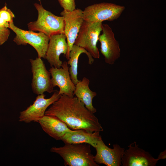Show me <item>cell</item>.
Returning a JSON list of instances; mask_svg holds the SVG:
<instances>
[{"label": "cell", "instance_id": "6da1fadb", "mask_svg": "<svg viewBox=\"0 0 166 166\" xmlns=\"http://www.w3.org/2000/svg\"><path fill=\"white\" fill-rule=\"evenodd\" d=\"M45 115L56 117L73 130L82 129L91 132L103 131L97 117L76 97L61 95Z\"/></svg>", "mask_w": 166, "mask_h": 166}, {"label": "cell", "instance_id": "7a4b0ae2", "mask_svg": "<svg viewBox=\"0 0 166 166\" xmlns=\"http://www.w3.org/2000/svg\"><path fill=\"white\" fill-rule=\"evenodd\" d=\"M51 152L59 154L65 166H98L91 153L90 145L86 143L65 144L62 147H53Z\"/></svg>", "mask_w": 166, "mask_h": 166}, {"label": "cell", "instance_id": "3957f363", "mask_svg": "<svg viewBox=\"0 0 166 166\" xmlns=\"http://www.w3.org/2000/svg\"><path fill=\"white\" fill-rule=\"evenodd\" d=\"M34 6L38 12V17L36 21L28 24L29 30L42 32L49 37L64 34L65 23L63 16L55 15L45 10L41 4L35 3Z\"/></svg>", "mask_w": 166, "mask_h": 166}, {"label": "cell", "instance_id": "277c9868", "mask_svg": "<svg viewBox=\"0 0 166 166\" xmlns=\"http://www.w3.org/2000/svg\"><path fill=\"white\" fill-rule=\"evenodd\" d=\"M102 25L101 22L84 21L74 44L85 49L95 58L100 57L97 43L102 31Z\"/></svg>", "mask_w": 166, "mask_h": 166}, {"label": "cell", "instance_id": "5b68a950", "mask_svg": "<svg viewBox=\"0 0 166 166\" xmlns=\"http://www.w3.org/2000/svg\"><path fill=\"white\" fill-rule=\"evenodd\" d=\"M9 28L16 34L14 41L18 45L29 44L36 51L38 57L45 58L49 37L45 34L21 29L16 26L13 22L9 24Z\"/></svg>", "mask_w": 166, "mask_h": 166}, {"label": "cell", "instance_id": "8992f818", "mask_svg": "<svg viewBox=\"0 0 166 166\" xmlns=\"http://www.w3.org/2000/svg\"><path fill=\"white\" fill-rule=\"evenodd\" d=\"M125 8L113 3L95 4L88 6L83 11L84 20L89 22L113 21L120 17Z\"/></svg>", "mask_w": 166, "mask_h": 166}, {"label": "cell", "instance_id": "52a82bcc", "mask_svg": "<svg viewBox=\"0 0 166 166\" xmlns=\"http://www.w3.org/2000/svg\"><path fill=\"white\" fill-rule=\"evenodd\" d=\"M30 62L32 73L31 87L34 93L38 95L45 92H53L54 87L52 84L50 73L41 58L30 59Z\"/></svg>", "mask_w": 166, "mask_h": 166}, {"label": "cell", "instance_id": "ba28073f", "mask_svg": "<svg viewBox=\"0 0 166 166\" xmlns=\"http://www.w3.org/2000/svg\"><path fill=\"white\" fill-rule=\"evenodd\" d=\"M57 90L49 98H46L44 94L38 95L33 104L20 112L19 121L26 123L38 122L43 117L47 108L60 97Z\"/></svg>", "mask_w": 166, "mask_h": 166}, {"label": "cell", "instance_id": "9c48e42d", "mask_svg": "<svg viewBox=\"0 0 166 166\" xmlns=\"http://www.w3.org/2000/svg\"><path fill=\"white\" fill-rule=\"evenodd\" d=\"M63 17L65 23L64 33L68 45V51L65 56L68 60L69 54L84 21L83 11L77 8L71 11L63 10L60 13Z\"/></svg>", "mask_w": 166, "mask_h": 166}, {"label": "cell", "instance_id": "30bf717a", "mask_svg": "<svg viewBox=\"0 0 166 166\" xmlns=\"http://www.w3.org/2000/svg\"><path fill=\"white\" fill-rule=\"evenodd\" d=\"M102 33L98 38L101 44L100 51L105 63L113 65L120 56L119 44L111 27L106 24H102Z\"/></svg>", "mask_w": 166, "mask_h": 166}, {"label": "cell", "instance_id": "8fae6325", "mask_svg": "<svg viewBox=\"0 0 166 166\" xmlns=\"http://www.w3.org/2000/svg\"><path fill=\"white\" fill-rule=\"evenodd\" d=\"M125 150L121 158L123 166H155L159 160L139 147L135 141Z\"/></svg>", "mask_w": 166, "mask_h": 166}, {"label": "cell", "instance_id": "7c38bea8", "mask_svg": "<svg viewBox=\"0 0 166 166\" xmlns=\"http://www.w3.org/2000/svg\"><path fill=\"white\" fill-rule=\"evenodd\" d=\"M113 148L106 145L102 139L99 140L95 147L96 154L94 160L97 164L107 166L122 165L121 158L125 149L118 144L113 145Z\"/></svg>", "mask_w": 166, "mask_h": 166}, {"label": "cell", "instance_id": "4fadbf2b", "mask_svg": "<svg viewBox=\"0 0 166 166\" xmlns=\"http://www.w3.org/2000/svg\"><path fill=\"white\" fill-rule=\"evenodd\" d=\"M68 65L67 62L64 61L60 68L51 67L49 71L53 86L54 87L57 86L59 89V94L73 97L75 85L71 79Z\"/></svg>", "mask_w": 166, "mask_h": 166}, {"label": "cell", "instance_id": "5bb4252c", "mask_svg": "<svg viewBox=\"0 0 166 166\" xmlns=\"http://www.w3.org/2000/svg\"><path fill=\"white\" fill-rule=\"evenodd\" d=\"M68 51L66 38L64 34L53 35L49 40L45 59L51 67L60 68L62 61L60 59L61 54L66 56Z\"/></svg>", "mask_w": 166, "mask_h": 166}, {"label": "cell", "instance_id": "9a60e30c", "mask_svg": "<svg viewBox=\"0 0 166 166\" xmlns=\"http://www.w3.org/2000/svg\"><path fill=\"white\" fill-rule=\"evenodd\" d=\"M38 122L45 133L56 140H61L67 132L72 130L65 123L54 116L45 115Z\"/></svg>", "mask_w": 166, "mask_h": 166}, {"label": "cell", "instance_id": "2e32d148", "mask_svg": "<svg viewBox=\"0 0 166 166\" xmlns=\"http://www.w3.org/2000/svg\"><path fill=\"white\" fill-rule=\"evenodd\" d=\"M100 132H91L82 129L72 130L67 132L61 140L65 144H88L95 148L98 141L102 139Z\"/></svg>", "mask_w": 166, "mask_h": 166}, {"label": "cell", "instance_id": "e0dca14e", "mask_svg": "<svg viewBox=\"0 0 166 166\" xmlns=\"http://www.w3.org/2000/svg\"><path fill=\"white\" fill-rule=\"evenodd\" d=\"M89 82V79L84 77L75 85L73 94L90 112L94 114L97 112V110L93 105V100L96 96L97 93L90 89Z\"/></svg>", "mask_w": 166, "mask_h": 166}, {"label": "cell", "instance_id": "ac0fdd59", "mask_svg": "<svg viewBox=\"0 0 166 166\" xmlns=\"http://www.w3.org/2000/svg\"><path fill=\"white\" fill-rule=\"evenodd\" d=\"M82 53L85 54L87 56L89 64L92 65L94 61L91 55L85 49L74 44L69 53V58L67 63L70 66L69 70L71 79L75 85L79 81L77 77L78 61L80 55Z\"/></svg>", "mask_w": 166, "mask_h": 166}, {"label": "cell", "instance_id": "d6986e66", "mask_svg": "<svg viewBox=\"0 0 166 166\" xmlns=\"http://www.w3.org/2000/svg\"><path fill=\"white\" fill-rule=\"evenodd\" d=\"M0 17L6 22L10 23L13 22L15 16L11 10L5 6L0 9Z\"/></svg>", "mask_w": 166, "mask_h": 166}, {"label": "cell", "instance_id": "ffe728a7", "mask_svg": "<svg viewBox=\"0 0 166 166\" xmlns=\"http://www.w3.org/2000/svg\"><path fill=\"white\" fill-rule=\"evenodd\" d=\"M61 7L64 10L71 11L76 9L75 0H58Z\"/></svg>", "mask_w": 166, "mask_h": 166}, {"label": "cell", "instance_id": "44dd1931", "mask_svg": "<svg viewBox=\"0 0 166 166\" xmlns=\"http://www.w3.org/2000/svg\"><path fill=\"white\" fill-rule=\"evenodd\" d=\"M10 34V31L8 28L0 27V45L7 41Z\"/></svg>", "mask_w": 166, "mask_h": 166}, {"label": "cell", "instance_id": "7402d4cb", "mask_svg": "<svg viewBox=\"0 0 166 166\" xmlns=\"http://www.w3.org/2000/svg\"><path fill=\"white\" fill-rule=\"evenodd\" d=\"M9 24L4 21L0 17V27L9 28Z\"/></svg>", "mask_w": 166, "mask_h": 166}, {"label": "cell", "instance_id": "603a6c76", "mask_svg": "<svg viewBox=\"0 0 166 166\" xmlns=\"http://www.w3.org/2000/svg\"><path fill=\"white\" fill-rule=\"evenodd\" d=\"M166 158V150L160 153L158 158L159 160L164 159Z\"/></svg>", "mask_w": 166, "mask_h": 166}, {"label": "cell", "instance_id": "cb8c5ba5", "mask_svg": "<svg viewBox=\"0 0 166 166\" xmlns=\"http://www.w3.org/2000/svg\"><path fill=\"white\" fill-rule=\"evenodd\" d=\"M39 1H40L41 0H38Z\"/></svg>", "mask_w": 166, "mask_h": 166}]
</instances>
